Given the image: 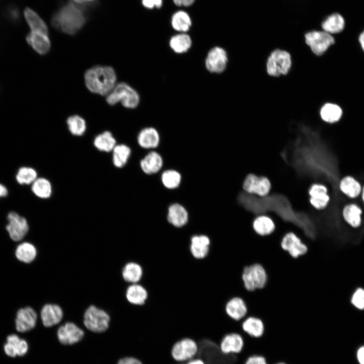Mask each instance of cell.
Returning a JSON list of instances; mask_svg holds the SVG:
<instances>
[{"mask_svg":"<svg viewBox=\"0 0 364 364\" xmlns=\"http://www.w3.org/2000/svg\"><path fill=\"white\" fill-rule=\"evenodd\" d=\"M86 21L83 10L69 2L63 5L54 14L52 24L62 32L73 35L84 26Z\"/></svg>","mask_w":364,"mask_h":364,"instance_id":"obj_1","label":"cell"},{"mask_svg":"<svg viewBox=\"0 0 364 364\" xmlns=\"http://www.w3.org/2000/svg\"><path fill=\"white\" fill-rule=\"evenodd\" d=\"M117 76L114 69L107 66H95L86 71L85 84L93 93L107 96L116 85Z\"/></svg>","mask_w":364,"mask_h":364,"instance_id":"obj_2","label":"cell"},{"mask_svg":"<svg viewBox=\"0 0 364 364\" xmlns=\"http://www.w3.org/2000/svg\"><path fill=\"white\" fill-rule=\"evenodd\" d=\"M140 101L138 93L125 82L116 84L106 97V102L109 105L113 106L120 102L124 107L128 109L136 108Z\"/></svg>","mask_w":364,"mask_h":364,"instance_id":"obj_3","label":"cell"},{"mask_svg":"<svg viewBox=\"0 0 364 364\" xmlns=\"http://www.w3.org/2000/svg\"><path fill=\"white\" fill-rule=\"evenodd\" d=\"M242 279L246 290L253 291L265 287L267 282V275L261 264L255 263L244 268Z\"/></svg>","mask_w":364,"mask_h":364,"instance_id":"obj_4","label":"cell"},{"mask_svg":"<svg viewBox=\"0 0 364 364\" xmlns=\"http://www.w3.org/2000/svg\"><path fill=\"white\" fill-rule=\"evenodd\" d=\"M110 321V316L106 311L93 305L89 306L84 313L83 324L92 332H105L109 328Z\"/></svg>","mask_w":364,"mask_h":364,"instance_id":"obj_5","label":"cell"},{"mask_svg":"<svg viewBox=\"0 0 364 364\" xmlns=\"http://www.w3.org/2000/svg\"><path fill=\"white\" fill-rule=\"evenodd\" d=\"M292 65L290 54L287 51L276 49L268 56L266 62V71L268 75L277 77L286 75Z\"/></svg>","mask_w":364,"mask_h":364,"instance_id":"obj_6","label":"cell"},{"mask_svg":"<svg viewBox=\"0 0 364 364\" xmlns=\"http://www.w3.org/2000/svg\"><path fill=\"white\" fill-rule=\"evenodd\" d=\"M305 43L312 52L316 56H321L335 43V38L323 30H313L304 35Z\"/></svg>","mask_w":364,"mask_h":364,"instance_id":"obj_7","label":"cell"},{"mask_svg":"<svg viewBox=\"0 0 364 364\" xmlns=\"http://www.w3.org/2000/svg\"><path fill=\"white\" fill-rule=\"evenodd\" d=\"M198 352V345L195 340L183 338L173 344L170 349L172 359L178 362L188 361L193 359Z\"/></svg>","mask_w":364,"mask_h":364,"instance_id":"obj_8","label":"cell"},{"mask_svg":"<svg viewBox=\"0 0 364 364\" xmlns=\"http://www.w3.org/2000/svg\"><path fill=\"white\" fill-rule=\"evenodd\" d=\"M271 187V183L267 177L258 176L252 173L246 176L242 183V190L244 192L259 198L267 196Z\"/></svg>","mask_w":364,"mask_h":364,"instance_id":"obj_9","label":"cell"},{"mask_svg":"<svg viewBox=\"0 0 364 364\" xmlns=\"http://www.w3.org/2000/svg\"><path fill=\"white\" fill-rule=\"evenodd\" d=\"M228 61L226 51L222 48L215 47L208 52L205 65L206 68L210 72L220 73L226 69Z\"/></svg>","mask_w":364,"mask_h":364,"instance_id":"obj_10","label":"cell"},{"mask_svg":"<svg viewBox=\"0 0 364 364\" xmlns=\"http://www.w3.org/2000/svg\"><path fill=\"white\" fill-rule=\"evenodd\" d=\"M8 220L6 228L11 239L16 242L22 240L29 230L26 219L16 212H11L8 215Z\"/></svg>","mask_w":364,"mask_h":364,"instance_id":"obj_11","label":"cell"},{"mask_svg":"<svg viewBox=\"0 0 364 364\" xmlns=\"http://www.w3.org/2000/svg\"><path fill=\"white\" fill-rule=\"evenodd\" d=\"M309 202L316 210H323L330 201V196L326 186L321 183L315 182L311 185L308 191Z\"/></svg>","mask_w":364,"mask_h":364,"instance_id":"obj_12","label":"cell"},{"mask_svg":"<svg viewBox=\"0 0 364 364\" xmlns=\"http://www.w3.org/2000/svg\"><path fill=\"white\" fill-rule=\"evenodd\" d=\"M57 335L61 344L69 346L80 342L83 339L84 333L74 323L67 322L59 328Z\"/></svg>","mask_w":364,"mask_h":364,"instance_id":"obj_13","label":"cell"},{"mask_svg":"<svg viewBox=\"0 0 364 364\" xmlns=\"http://www.w3.org/2000/svg\"><path fill=\"white\" fill-rule=\"evenodd\" d=\"M281 246L294 258L303 255L308 250L306 244L293 232H289L284 236L281 242Z\"/></svg>","mask_w":364,"mask_h":364,"instance_id":"obj_14","label":"cell"},{"mask_svg":"<svg viewBox=\"0 0 364 364\" xmlns=\"http://www.w3.org/2000/svg\"><path fill=\"white\" fill-rule=\"evenodd\" d=\"M37 315L36 311L31 307L20 308L15 319L16 330L24 333L33 329L36 324Z\"/></svg>","mask_w":364,"mask_h":364,"instance_id":"obj_15","label":"cell"},{"mask_svg":"<svg viewBox=\"0 0 364 364\" xmlns=\"http://www.w3.org/2000/svg\"><path fill=\"white\" fill-rule=\"evenodd\" d=\"M224 310L230 318L236 322L242 321L247 316L248 312L245 300L239 296L229 299L224 304Z\"/></svg>","mask_w":364,"mask_h":364,"instance_id":"obj_16","label":"cell"},{"mask_svg":"<svg viewBox=\"0 0 364 364\" xmlns=\"http://www.w3.org/2000/svg\"><path fill=\"white\" fill-rule=\"evenodd\" d=\"M63 317V310L57 304H46L41 309V320L43 325L46 327H51L58 324Z\"/></svg>","mask_w":364,"mask_h":364,"instance_id":"obj_17","label":"cell"},{"mask_svg":"<svg viewBox=\"0 0 364 364\" xmlns=\"http://www.w3.org/2000/svg\"><path fill=\"white\" fill-rule=\"evenodd\" d=\"M243 345L244 340L242 335L237 332H231L222 337L219 344V349L224 354L237 353L241 351Z\"/></svg>","mask_w":364,"mask_h":364,"instance_id":"obj_18","label":"cell"},{"mask_svg":"<svg viewBox=\"0 0 364 364\" xmlns=\"http://www.w3.org/2000/svg\"><path fill=\"white\" fill-rule=\"evenodd\" d=\"M210 246V238L205 235H195L190 240V250L196 259H203L208 254Z\"/></svg>","mask_w":364,"mask_h":364,"instance_id":"obj_19","label":"cell"},{"mask_svg":"<svg viewBox=\"0 0 364 364\" xmlns=\"http://www.w3.org/2000/svg\"><path fill=\"white\" fill-rule=\"evenodd\" d=\"M26 40L31 48L40 55L48 53L51 48V41L48 34L36 31H30Z\"/></svg>","mask_w":364,"mask_h":364,"instance_id":"obj_20","label":"cell"},{"mask_svg":"<svg viewBox=\"0 0 364 364\" xmlns=\"http://www.w3.org/2000/svg\"><path fill=\"white\" fill-rule=\"evenodd\" d=\"M321 26L322 30L330 34H338L344 29L345 20L340 13H333L323 20Z\"/></svg>","mask_w":364,"mask_h":364,"instance_id":"obj_21","label":"cell"},{"mask_svg":"<svg viewBox=\"0 0 364 364\" xmlns=\"http://www.w3.org/2000/svg\"><path fill=\"white\" fill-rule=\"evenodd\" d=\"M254 232L260 236H266L272 234L276 228L272 218L266 214L256 215L252 221Z\"/></svg>","mask_w":364,"mask_h":364,"instance_id":"obj_22","label":"cell"},{"mask_svg":"<svg viewBox=\"0 0 364 364\" xmlns=\"http://www.w3.org/2000/svg\"><path fill=\"white\" fill-rule=\"evenodd\" d=\"M241 328L244 333L254 338L261 337L265 330L262 320L259 317L251 315L247 316L242 320Z\"/></svg>","mask_w":364,"mask_h":364,"instance_id":"obj_23","label":"cell"},{"mask_svg":"<svg viewBox=\"0 0 364 364\" xmlns=\"http://www.w3.org/2000/svg\"><path fill=\"white\" fill-rule=\"evenodd\" d=\"M320 115L324 122L334 124L341 120L343 115V111L339 105L328 102L324 104L321 108Z\"/></svg>","mask_w":364,"mask_h":364,"instance_id":"obj_24","label":"cell"},{"mask_svg":"<svg viewBox=\"0 0 364 364\" xmlns=\"http://www.w3.org/2000/svg\"><path fill=\"white\" fill-rule=\"evenodd\" d=\"M138 143L144 149L156 148L160 142V135L158 131L152 127L142 129L138 135Z\"/></svg>","mask_w":364,"mask_h":364,"instance_id":"obj_25","label":"cell"},{"mask_svg":"<svg viewBox=\"0 0 364 364\" xmlns=\"http://www.w3.org/2000/svg\"><path fill=\"white\" fill-rule=\"evenodd\" d=\"M167 218L168 221L172 225L180 228L187 223L188 213L183 206L178 203H174L169 207Z\"/></svg>","mask_w":364,"mask_h":364,"instance_id":"obj_26","label":"cell"},{"mask_svg":"<svg viewBox=\"0 0 364 364\" xmlns=\"http://www.w3.org/2000/svg\"><path fill=\"white\" fill-rule=\"evenodd\" d=\"M162 165V158L158 153L155 151L148 153L140 162L142 170L147 174L157 173L161 169Z\"/></svg>","mask_w":364,"mask_h":364,"instance_id":"obj_27","label":"cell"},{"mask_svg":"<svg viewBox=\"0 0 364 364\" xmlns=\"http://www.w3.org/2000/svg\"><path fill=\"white\" fill-rule=\"evenodd\" d=\"M126 298L127 301L136 305H142L145 303L148 296L146 288L138 283L131 284L126 291Z\"/></svg>","mask_w":364,"mask_h":364,"instance_id":"obj_28","label":"cell"},{"mask_svg":"<svg viewBox=\"0 0 364 364\" xmlns=\"http://www.w3.org/2000/svg\"><path fill=\"white\" fill-rule=\"evenodd\" d=\"M24 16L31 31H36L48 34L46 23L34 11L26 8L24 11Z\"/></svg>","mask_w":364,"mask_h":364,"instance_id":"obj_29","label":"cell"},{"mask_svg":"<svg viewBox=\"0 0 364 364\" xmlns=\"http://www.w3.org/2000/svg\"><path fill=\"white\" fill-rule=\"evenodd\" d=\"M192 41L189 35L186 33H179L172 36L169 40V46L177 54L188 52L191 48Z\"/></svg>","mask_w":364,"mask_h":364,"instance_id":"obj_30","label":"cell"},{"mask_svg":"<svg viewBox=\"0 0 364 364\" xmlns=\"http://www.w3.org/2000/svg\"><path fill=\"white\" fill-rule=\"evenodd\" d=\"M340 191L350 198H355L361 193L362 188L360 183L351 176L344 177L339 184Z\"/></svg>","mask_w":364,"mask_h":364,"instance_id":"obj_31","label":"cell"},{"mask_svg":"<svg viewBox=\"0 0 364 364\" xmlns=\"http://www.w3.org/2000/svg\"><path fill=\"white\" fill-rule=\"evenodd\" d=\"M362 210L356 204L346 205L342 210V215L345 221L353 228L358 227L361 222Z\"/></svg>","mask_w":364,"mask_h":364,"instance_id":"obj_32","label":"cell"},{"mask_svg":"<svg viewBox=\"0 0 364 364\" xmlns=\"http://www.w3.org/2000/svg\"><path fill=\"white\" fill-rule=\"evenodd\" d=\"M37 255L36 247L29 242H23L19 244L15 250V256L20 261L29 263L32 262Z\"/></svg>","mask_w":364,"mask_h":364,"instance_id":"obj_33","label":"cell"},{"mask_svg":"<svg viewBox=\"0 0 364 364\" xmlns=\"http://www.w3.org/2000/svg\"><path fill=\"white\" fill-rule=\"evenodd\" d=\"M143 270L142 266L138 263L130 262L126 263L122 271L123 279L127 282L138 283L143 276Z\"/></svg>","mask_w":364,"mask_h":364,"instance_id":"obj_34","label":"cell"},{"mask_svg":"<svg viewBox=\"0 0 364 364\" xmlns=\"http://www.w3.org/2000/svg\"><path fill=\"white\" fill-rule=\"evenodd\" d=\"M171 23L172 28L180 33H186L192 25L189 15L185 11H178L172 15Z\"/></svg>","mask_w":364,"mask_h":364,"instance_id":"obj_35","label":"cell"},{"mask_svg":"<svg viewBox=\"0 0 364 364\" xmlns=\"http://www.w3.org/2000/svg\"><path fill=\"white\" fill-rule=\"evenodd\" d=\"M94 145L99 151L106 152L112 151L116 145L114 137L109 131H105L96 136L94 140Z\"/></svg>","mask_w":364,"mask_h":364,"instance_id":"obj_36","label":"cell"},{"mask_svg":"<svg viewBox=\"0 0 364 364\" xmlns=\"http://www.w3.org/2000/svg\"><path fill=\"white\" fill-rule=\"evenodd\" d=\"M112 152L113 163L117 168L123 167L127 162L131 154L130 148L124 144L116 145Z\"/></svg>","mask_w":364,"mask_h":364,"instance_id":"obj_37","label":"cell"},{"mask_svg":"<svg viewBox=\"0 0 364 364\" xmlns=\"http://www.w3.org/2000/svg\"><path fill=\"white\" fill-rule=\"evenodd\" d=\"M31 190L38 197L47 199L52 193V187L50 181L43 177L37 178L32 184Z\"/></svg>","mask_w":364,"mask_h":364,"instance_id":"obj_38","label":"cell"},{"mask_svg":"<svg viewBox=\"0 0 364 364\" xmlns=\"http://www.w3.org/2000/svg\"><path fill=\"white\" fill-rule=\"evenodd\" d=\"M67 124L71 133L76 136L82 135L86 130L85 120L77 115L69 117L67 119Z\"/></svg>","mask_w":364,"mask_h":364,"instance_id":"obj_39","label":"cell"},{"mask_svg":"<svg viewBox=\"0 0 364 364\" xmlns=\"http://www.w3.org/2000/svg\"><path fill=\"white\" fill-rule=\"evenodd\" d=\"M181 179L180 174L176 170L168 169L164 171L161 176V180L165 187L169 189L177 188Z\"/></svg>","mask_w":364,"mask_h":364,"instance_id":"obj_40","label":"cell"},{"mask_svg":"<svg viewBox=\"0 0 364 364\" xmlns=\"http://www.w3.org/2000/svg\"><path fill=\"white\" fill-rule=\"evenodd\" d=\"M37 174L35 169L31 167H22L18 171L16 180L21 185L32 184L37 178Z\"/></svg>","mask_w":364,"mask_h":364,"instance_id":"obj_41","label":"cell"},{"mask_svg":"<svg viewBox=\"0 0 364 364\" xmlns=\"http://www.w3.org/2000/svg\"><path fill=\"white\" fill-rule=\"evenodd\" d=\"M7 342L15 346L17 355L23 356L28 351V345L27 342L24 339L20 338L16 334L9 335L7 338Z\"/></svg>","mask_w":364,"mask_h":364,"instance_id":"obj_42","label":"cell"},{"mask_svg":"<svg viewBox=\"0 0 364 364\" xmlns=\"http://www.w3.org/2000/svg\"><path fill=\"white\" fill-rule=\"evenodd\" d=\"M351 302L357 309H364V289L359 288L354 291L351 298Z\"/></svg>","mask_w":364,"mask_h":364,"instance_id":"obj_43","label":"cell"},{"mask_svg":"<svg viewBox=\"0 0 364 364\" xmlns=\"http://www.w3.org/2000/svg\"><path fill=\"white\" fill-rule=\"evenodd\" d=\"M6 16L12 22L17 23L20 19V12L15 5H11L8 7L6 11Z\"/></svg>","mask_w":364,"mask_h":364,"instance_id":"obj_44","label":"cell"},{"mask_svg":"<svg viewBox=\"0 0 364 364\" xmlns=\"http://www.w3.org/2000/svg\"><path fill=\"white\" fill-rule=\"evenodd\" d=\"M143 5L146 8H160L162 7L163 0H142Z\"/></svg>","mask_w":364,"mask_h":364,"instance_id":"obj_45","label":"cell"},{"mask_svg":"<svg viewBox=\"0 0 364 364\" xmlns=\"http://www.w3.org/2000/svg\"><path fill=\"white\" fill-rule=\"evenodd\" d=\"M117 364H143V363L138 358L129 356L120 358Z\"/></svg>","mask_w":364,"mask_h":364,"instance_id":"obj_46","label":"cell"},{"mask_svg":"<svg viewBox=\"0 0 364 364\" xmlns=\"http://www.w3.org/2000/svg\"><path fill=\"white\" fill-rule=\"evenodd\" d=\"M4 350L6 354L10 357H14L17 355L16 347L11 343L7 342L4 345Z\"/></svg>","mask_w":364,"mask_h":364,"instance_id":"obj_47","label":"cell"},{"mask_svg":"<svg viewBox=\"0 0 364 364\" xmlns=\"http://www.w3.org/2000/svg\"><path fill=\"white\" fill-rule=\"evenodd\" d=\"M245 364H267V363L263 356H253L248 358Z\"/></svg>","mask_w":364,"mask_h":364,"instance_id":"obj_48","label":"cell"},{"mask_svg":"<svg viewBox=\"0 0 364 364\" xmlns=\"http://www.w3.org/2000/svg\"><path fill=\"white\" fill-rule=\"evenodd\" d=\"M195 0H173L174 4L177 6L189 7L195 2Z\"/></svg>","mask_w":364,"mask_h":364,"instance_id":"obj_49","label":"cell"},{"mask_svg":"<svg viewBox=\"0 0 364 364\" xmlns=\"http://www.w3.org/2000/svg\"><path fill=\"white\" fill-rule=\"evenodd\" d=\"M357 358L360 364H364V346L358 349L357 352Z\"/></svg>","mask_w":364,"mask_h":364,"instance_id":"obj_50","label":"cell"},{"mask_svg":"<svg viewBox=\"0 0 364 364\" xmlns=\"http://www.w3.org/2000/svg\"><path fill=\"white\" fill-rule=\"evenodd\" d=\"M358 41L362 51L364 53V29L359 34Z\"/></svg>","mask_w":364,"mask_h":364,"instance_id":"obj_51","label":"cell"},{"mask_svg":"<svg viewBox=\"0 0 364 364\" xmlns=\"http://www.w3.org/2000/svg\"><path fill=\"white\" fill-rule=\"evenodd\" d=\"M186 364H206L205 362L200 358L192 359L188 361Z\"/></svg>","mask_w":364,"mask_h":364,"instance_id":"obj_52","label":"cell"},{"mask_svg":"<svg viewBox=\"0 0 364 364\" xmlns=\"http://www.w3.org/2000/svg\"><path fill=\"white\" fill-rule=\"evenodd\" d=\"M8 194V190L6 187L0 184V197H5Z\"/></svg>","mask_w":364,"mask_h":364,"instance_id":"obj_53","label":"cell"},{"mask_svg":"<svg viewBox=\"0 0 364 364\" xmlns=\"http://www.w3.org/2000/svg\"><path fill=\"white\" fill-rule=\"evenodd\" d=\"M76 3L84 4L94 2L96 0H73Z\"/></svg>","mask_w":364,"mask_h":364,"instance_id":"obj_54","label":"cell"},{"mask_svg":"<svg viewBox=\"0 0 364 364\" xmlns=\"http://www.w3.org/2000/svg\"><path fill=\"white\" fill-rule=\"evenodd\" d=\"M361 198L363 202H364V186L363 187L361 190Z\"/></svg>","mask_w":364,"mask_h":364,"instance_id":"obj_55","label":"cell"},{"mask_svg":"<svg viewBox=\"0 0 364 364\" xmlns=\"http://www.w3.org/2000/svg\"><path fill=\"white\" fill-rule=\"evenodd\" d=\"M277 364H285V363H277Z\"/></svg>","mask_w":364,"mask_h":364,"instance_id":"obj_56","label":"cell"}]
</instances>
